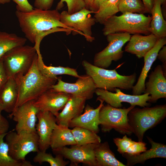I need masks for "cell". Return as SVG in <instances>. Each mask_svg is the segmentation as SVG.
<instances>
[{
	"mask_svg": "<svg viewBox=\"0 0 166 166\" xmlns=\"http://www.w3.org/2000/svg\"><path fill=\"white\" fill-rule=\"evenodd\" d=\"M8 78L1 58L0 59V91L6 83Z\"/></svg>",
	"mask_w": 166,
	"mask_h": 166,
	"instance_id": "obj_39",
	"label": "cell"
},
{
	"mask_svg": "<svg viewBox=\"0 0 166 166\" xmlns=\"http://www.w3.org/2000/svg\"><path fill=\"white\" fill-rule=\"evenodd\" d=\"M18 95L15 79L8 78L0 91V104L2 111L10 113L14 110Z\"/></svg>",
	"mask_w": 166,
	"mask_h": 166,
	"instance_id": "obj_23",
	"label": "cell"
},
{
	"mask_svg": "<svg viewBox=\"0 0 166 166\" xmlns=\"http://www.w3.org/2000/svg\"><path fill=\"white\" fill-rule=\"evenodd\" d=\"M77 144L71 129L64 125L56 124L50 139V147L52 150L67 145Z\"/></svg>",
	"mask_w": 166,
	"mask_h": 166,
	"instance_id": "obj_24",
	"label": "cell"
},
{
	"mask_svg": "<svg viewBox=\"0 0 166 166\" xmlns=\"http://www.w3.org/2000/svg\"><path fill=\"white\" fill-rule=\"evenodd\" d=\"M5 137L9 154L17 160L25 161L28 154L39 151V137L36 131L17 132L11 130L7 132Z\"/></svg>",
	"mask_w": 166,
	"mask_h": 166,
	"instance_id": "obj_7",
	"label": "cell"
},
{
	"mask_svg": "<svg viewBox=\"0 0 166 166\" xmlns=\"http://www.w3.org/2000/svg\"><path fill=\"white\" fill-rule=\"evenodd\" d=\"M107 0H94L92 11L96 12L100 6Z\"/></svg>",
	"mask_w": 166,
	"mask_h": 166,
	"instance_id": "obj_42",
	"label": "cell"
},
{
	"mask_svg": "<svg viewBox=\"0 0 166 166\" xmlns=\"http://www.w3.org/2000/svg\"><path fill=\"white\" fill-rule=\"evenodd\" d=\"M37 117L36 130L39 137V149L46 152L50 147L51 135L57 124L56 117L50 112L39 111Z\"/></svg>",
	"mask_w": 166,
	"mask_h": 166,
	"instance_id": "obj_16",
	"label": "cell"
},
{
	"mask_svg": "<svg viewBox=\"0 0 166 166\" xmlns=\"http://www.w3.org/2000/svg\"><path fill=\"white\" fill-rule=\"evenodd\" d=\"M57 81V83L51 87L54 90L84 97L87 100L93 97L97 89L92 78L87 74L80 76L74 83L65 82L61 77H58Z\"/></svg>",
	"mask_w": 166,
	"mask_h": 166,
	"instance_id": "obj_13",
	"label": "cell"
},
{
	"mask_svg": "<svg viewBox=\"0 0 166 166\" xmlns=\"http://www.w3.org/2000/svg\"><path fill=\"white\" fill-rule=\"evenodd\" d=\"M96 144L76 145L70 148L65 146L52 151L55 154H60L68 159L71 165L77 166L82 163L90 166H97L94 151Z\"/></svg>",
	"mask_w": 166,
	"mask_h": 166,
	"instance_id": "obj_14",
	"label": "cell"
},
{
	"mask_svg": "<svg viewBox=\"0 0 166 166\" xmlns=\"http://www.w3.org/2000/svg\"><path fill=\"white\" fill-rule=\"evenodd\" d=\"M17 4V10L22 12H27L31 11L33 6L28 0H13Z\"/></svg>",
	"mask_w": 166,
	"mask_h": 166,
	"instance_id": "obj_36",
	"label": "cell"
},
{
	"mask_svg": "<svg viewBox=\"0 0 166 166\" xmlns=\"http://www.w3.org/2000/svg\"><path fill=\"white\" fill-rule=\"evenodd\" d=\"M119 12L122 14L131 13L144 14L148 13L142 0H120Z\"/></svg>",
	"mask_w": 166,
	"mask_h": 166,
	"instance_id": "obj_34",
	"label": "cell"
},
{
	"mask_svg": "<svg viewBox=\"0 0 166 166\" xmlns=\"http://www.w3.org/2000/svg\"><path fill=\"white\" fill-rule=\"evenodd\" d=\"M161 5L159 0H155L151 13L150 31L158 39L166 37V21L162 14Z\"/></svg>",
	"mask_w": 166,
	"mask_h": 166,
	"instance_id": "obj_25",
	"label": "cell"
},
{
	"mask_svg": "<svg viewBox=\"0 0 166 166\" xmlns=\"http://www.w3.org/2000/svg\"><path fill=\"white\" fill-rule=\"evenodd\" d=\"M56 155L54 157L51 154L39 150L37 152L33 161L35 163L40 164L44 162H47L51 166H65L69 163V161L64 160L63 157L61 155L59 154Z\"/></svg>",
	"mask_w": 166,
	"mask_h": 166,
	"instance_id": "obj_33",
	"label": "cell"
},
{
	"mask_svg": "<svg viewBox=\"0 0 166 166\" xmlns=\"http://www.w3.org/2000/svg\"><path fill=\"white\" fill-rule=\"evenodd\" d=\"M11 0H0V4H4L10 2Z\"/></svg>",
	"mask_w": 166,
	"mask_h": 166,
	"instance_id": "obj_45",
	"label": "cell"
},
{
	"mask_svg": "<svg viewBox=\"0 0 166 166\" xmlns=\"http://www.w3.org/2000/svg\"><path fill=\"white\" fill-rule=\"evenodd\" d=\"M15 14L19 26L26 38L32 43L42 32L53 29L63 28L70 29L60 21V13L56 10H43L35 8L31 11L22 12L16 10Z\"/></svg>",
	"mask_w": 166,
	"mask_h": 166,
	"instance_id": "obj_1",
	"label": "cell"
},
{
	"mask_svg": "<svg viewBox=\"0 0 166 166\" xmlns=\"http://www.w3.org/2000/svg\"><path fill=\"white\" fill-rule=\"evenodd\" d=\"M113 141L117 147V151L121 155H135L147 150L146 143L143 141H133L126 134L122 138H114Z\"/></svg>",
	"mask_w": 166,
	"mask_h": 166,
	"instance_id": "obj_27",
	"label": "cell"
},
{
	"mask_svg": "<svg viewBox=\"0 0 166 166\" xmlns=\"http://www.w3.org/2000/svg\"><path fill=\"white\" fill-rule=\"evenodd\" d=\"M65 2L67 6V12L70 14L74 13L85 7L84 0H60L57 3L56 9L59 10L64 6Z\"/></svg>",
	"mask_w": 166,
	"mask_h": 166,
	"instance_id": "obj_35",
	"label": "cell"
},
{
	"mask_svg": "<svg viewBox=\"0 0 166 166\" xmlns=\"http://www.w3.org/2000/svg\"><path fill=\"white\" fill-rule=\"evenodd\" d=\"M166 44V37L158 39L154 46L144 56V65L136 83L132 89V95H140L144 93L148 73L156 60L159 50Z\"/></svg>",
	"mask_w": 166,
	"mask_h": 166,
	"instance_id": "obj_18",
	"label": "cell"
},
{
	"mask_svg": "<svg viewBox=\"0 0 166 166\" xmlns=\"http://www.w3.org/2000/svg\"><path fill=\"white\" fill-rule=\"evenodd\" d=\"M7 132L0 135V166H33L29 161H18L10 156L8 146L4 140Z\"/></svg>",
	"mask_w": 166,
	"mask_h": 166,
	"instance_id": "obj_32",
	"label": "cell"
},
{
	"mask_svg": "<svg viewBox=\"0 0 166 166\" xmlns=\"http://www.w3.org/2000/svg\"><path fill=\"white\" fill-rule=\"evenodd\" d=\"M97 166H126L116 159L108 142L96 144L94 150Z\"/></svg>",
	"mask_w": 166,
	"mask_h": 166,
	"instance_id": "obj_26",
	"label": "cell"
},
{
	"mask_svg": "<svg viewBox=\"0 0 166 166\" xmlns=\"http://www.w3.org/2000/svg\"><path fill=\"white\" fill-rule=\"evenodd\" d=\"M2 111L0 104V135L7 132L10 127L7 119L2 114Z\"/></svg>",
	"mask_w": 166,
	"mask_h": 166,
	"instance_id": "obj_38",
	"label": "cell"
},
{
	"mask_svg": "<svg viewBox=\"0 0 166 166\" xmlns=\"http://www.w3.org/2000/svg\"><path fill=\"white\" fill-rule=\"evenodd\" d=\"M146 8L148 13H151L152 9L155 0H142Z\"/></svg>",
	"mask_w": 166,
	"mask_h": 166,
	"instance_id": "obj_41",
	"label": "cell"
},
{
	"mask_svg": "<svg viewBox=\"0 0 166 166\" xmlns=\"http://www.w3.org/2000/svg\"><path fill=\"white\" fill-rule=\"evenodd\" d=\"M82 64L86 74L93 80L97 88L110 92L116 88L120 89H132L136 81V73L128 76L119 74L116 69L108 70L96 66L86 60Z\"/></svg>",
	"mask_w": 166,
	"mask_h": 166,
	"instance_id": "obj_3",
	"label": "cell"
},
{
	"mask_svg": "<svg viewBox=\"0 0 166 166\" xmlns=\"http://www.w3.org/2000/svg\"><path fill=\"white\" fill-rule=\"evenodd\" d=\"M147 137L151 145L150 149L146 150L142 153L135 155H122L127 160L126 166H133L138 163L143 164L146 160L152 158H166V145L156 142L148 136Z\"/></svg>",
	"mask_w": 166,
	"mask_h": 166,
	"instance_id": "obj_22",
	"label": "cell"
},
{
	"mask_svg": "<svg viewBox=\"0 0 166 166\" xmlns=\"http://www.w3.org/2000/svg\"><path fill=\"white\" fill-rule=\"evenodd\" d=\"M120 0H107L94 13L96 22L101 24L109 18L116 15L119 12L118 6Z\"/></svg>",
	"mask_w": 166,
	"mask_h": 166,
	"instance_id": "obj_31",
	"label": "cell"
},
{
	"mask_svg": "<svg viewBox=\"0 0 166 166\" xmlns=\"http://www.w3.org/2000/svg\"><path fill=\"white\" fill-rule=\"evenodd\" d=\"M135 107L131 105L127 108L121 109L113 107L107 104L104 105L99 114V125L102 131L109 132L114 129L121 134L131 135L133 131L128 123V115Z\"/></svg>",
	"mask_w": 166,
	"mask_h": 166,
	"instance_id": "obj_8",
	"label": "cell"
},
{
	"mask_svg": "<svg viewBox=\"0 0 166 166\" xmlns=\"http://www.w3.org/2000/svg\"><path fill=\"white\" fill-rule=\"evenodd\" d=\"M158 39L152 33L145 36L133 34L131 36L124 51L141 58L154 46Z\"/></svg>",
	"mask_w": 166,
	"mask_h": 166,
	"instance_id": "obj_21",
	"label": "cell"
},
{
	"mask_svg": "<svg viewBox=\"0 0 166 166\" xmlns=\"http://www.w3.org/2000/svg\"><path fill=\"white\" fill-rule=\"evenodd\" d=\"M37 57L38 54L31 67L26 74L14 77L18 92L15 109L26 102L36 100L51 88L57 81V79L46 77L40 72L37 65Z\"/></svg>",
	"mask_w": 166,
	"mask_h": 166,
	"instance_id": "obj_2",
	"label": "cell"
},
{
	"mask_svg": "<svg viewBox=\"0 0 166 166\" xmlns=\"http://www.w3.org/2000/svg\"><path fill=\"white\" fill-rule=\"evenodd\" d=\"M151 19L152 16L143 14L127 12L119 16L115 15L102 24L103 34L105 36L115 33L148 35L151 34Z\"/></svg>",
	"mask_w": 166,
	"mask_h": 166,
	"instance_id": "obj_4",
	"label": "cell"
},
{
	"mask_svg": "<svg viewBox=\"0 0 166 166\" xmlns=\"http://www.w3.org/2000/svg\"><path fill=\"white\" fill-rule=\"evenodd\" d=\"M100 103L96 109L89 105L85 107L84 112L73 119L69 123V127H82L97 133L99 131V114L100 109L104 105L103 101L100 100Z\"/></svg>",
	"mask_w": 166,
	"mask_h": 166,
	"instance_id": "obj_19",
	"label": "cell"
},
{
	"mask_svg": "<svg viewBox=\"0 0 166 166\" xmlns=\"http://www.w3.org/2000/svg\"><path fill=\"white\" fill-rule=\"evenodd\" d=\"M35 100L28 101L14 109L8 117L16 122L15 130L36 132L37 114L39 110L35 105Z\"/></svg>",
	"mask_w": 166,
	"mask_h": 166,
	"instance_id": "obj_12",
	"label": "cell"
},
{
	"mask_svg": "<svg viewBox=\"0 0 166 166\" xmlns=\"http://www.w3.org/2000/svg\"><path fill=\"white\" fill-rule=\"evenodd\" d=\"M95 13L85 7L71 14L64 10L60 13V20L65 26L73 28L76 33L83 36L87 41L92 42L95 40L92 36V27L96 22L91 14Z\"/></svg>",
	"mask_w": 166,
	"mask_h": 166,
	"instance_id": "obj_10",
	"label": "cell"
},
{
	"mask_svg": "<svg viewBox=\"0 0 166 166\" xmlns=\"http://www.w3.org/2000/svg\"><path fill=\"white\" fill-rule=\"evenodd\" d=\"M157 58L163 63V66H166V46L164 45L159 51Z\"/></svg>",
	"mask_w": 166,
	"mask_h": 166,
	"instance_id": "obj_40",
	"label": "cell"
},
{
	"mask_svg": "<svg viewBox=\"0 0 166 166\" xmlns=\"http://www.w3.org/2000/svg\"><path fill=\"white\" fill-rule=\"evenodd\" d=\"M162 66L158 65L148 76L145 83L144 93L150 95L148 102L155 103L159 99L166 98V79Z\"/></svg>",
	"mask_w": 166,
	"mask_h": 166,
	"instance_id": "obj_17",
	"label": "cell"
},
{
	"mask_svg": "<svg viewBox=\"0 0 166 166\" xmlns=\"http://www.w3.org/2000/svg\"><path fill=\"white\" fill-rule=\"evenodd\" d=\"M84 1L85 4V8L92 11L94 0H84Z\"/></svg>",
	"mask_w": 166,
	"mask_h": 166,
	"instance_id": "obj_43",
	"label": "cell"
},
{
	"mask_svg": "<svg viewBox=\"0 0 166 166\" xmlns=\"http://www.w3.org/2000/svg\"><path fill=\"white\" fill-rule=\"evenodd\" d=\"M161 3V5L163 6V7L164 8V10H162V14L164 16L166 15V0H159Z\"/></svg>",
	"mask_w": 166,
	"mask_h": 166,
	"instance_id": "obj_44",
	"label": "cell"
},
{
	"mask_svg": "<svg viewBox=\"0 0 166 166\" xmlns=\"http://www.w3.org/2000/svg\"><path fill=\"white\" fill-rule=\"evenodd\" d=\"M86 100L84 97L72 95L61 112L55 117L57 124L69 127L71 120L82 114Z\"/></svg>",
	"mask_w": 166,
	"mask_h": 166,
	"instance_id": "obj_20",
	"label": "cell"
},
{
	"mask_svg": "<svg viewBox=\"0 0 166 166\" xmlns=\"http://www.w3.org/2000/svg\"><path fill=\"white\" fill-rule=\"evenodd\" d=\"M27 39L14 33L0 31V59L7 51L18 46L25 45Z\"/></svg>",
	"mask_w": 166,
	"mask_h": 166,
	"instance_id": "obj_29",
	"label": "cell"
},
{
	"mask_svg": "<svg viewBox=\"0 0 166 166\" xmlns=\"http://www.w3.org/2000/svg\"><path fill=\"white\" fill-rule=\"evenodd\" d=\"M37 55L34 46L22 45L15 47L6 52L2 57L8 78L26 74Z\"/></svg>",
	"mask_w": 166,
	"mask_h": 166,
	"instance_id": "obj_6",
	"label": "cell"
},
{
	"mask_svg": "<svg viewBox=\"0 0 166 166\" xmlns=\"http://www.w3.org/2000/svg\"><path fill=\"white\" fill-rule=\"evenodd\" d=\"M106 36L108 45L96 53L93 59V65L104 69L108 68L113 61H116L122 58L124 52L122 48L131 35L127 33H115Z\"/></svg>",
	"mask_w": 166,
	"mask_h": 166,
	"instance_id": "obj_9",
	"label": "cell"
},
{
	"mask_svg": "<svg viewBox=\"0 0 166 166\" xmlns=\"http://www.w3.org/2000/svg\"><path fill=\"white\" fill-rule=\"evenodd\" d=\"M71 130L77 145L96 144L101 142V138L97 133L88 129L75 127Z\"/></svg>",
	"mask_w": 166,
	"mask_h": 166,
	"instance_id": "obj_30",
	"label": "cell"
},
{
	"mask_svg": "<svg viewBox=\"0 0 166 166\" xmlns=\"http://www.w3.org/2000/svg\"><path fill=\"white\" fill-rule=\"evenodd\" d=\"M72 96L68 93L55 91L51 88L35 100L34 104L39 111L50 112L56 117Z\"/></svg>",
	"mask_w": 166,
	"mask_h": 166,
	"instance_id": "obj_15",
	"label": "cell"
},
{
	"mask_svg": "<svg viewBox=\"0 0 166 166\" xmlns=\"http://www.w3.org/2000/svg\"><path fill=\"white\" fill-rule=\"evenodd\" d=\"M116 93H113L107 90L97 88L95 93L98 96L97 100H102L111 106L117 108L122 106L121 103L125 102L130 104L131 105H136L141 107H149L150 105L148 103L150 99L148 93H144L140 95H129L122 92L120 89L116 88Z\"/></svg>",
	"mask_w": 166,
	"mask_h": 166,
	"instance_id": "obj_11",
	"label": "cell"
},
{
	"mask_svg": "<svg viewBox=\"0 0 166 166\" xmlns=\"http://www.w3.org/2000/svg\"><path fill=\"white\" fill-rule=\"evenodd\" d=\"M135 107L128 113V121L138 141H142L145 132L155 127L166 117V105L142 109Z\"/></svg>",
	"mask_w": 166,
	"mask_h": 166,
	"instance_id": "obj_5",
	"label": "cell"
},
{
	"mask_svg": "<svg viewBox=\"0 0 166 166\" xmlns=\"http://www.w3.org/2000/svg\"><path fill=\"white\" fill-rule=\"evenodd\" d=\"M37 65L40 72L46 77L53 79H57V76L66 74L77 78L80 77L76 69L69 67H57L46 65L43 60L41 53L37 54Z\"/></svg>",
	"mask_w": 166,
	"mask_h": 166,
	"instance_id": "obj_28",
	"label": "cell"
},
{
	"mask_svg": "<svg viewBox=\"0 0 166 166\" xmlns=\"http://www.w3.org/2000/svg\"><path fill=\"white\" fill-rule=\"evenodd\" d=\"M54 0H34V6L35 8L43 10H50Z\"/></svg>",
	"mask_w": 166,
	"mask_h": 166,
	"instance_id": "obj_37",
	"label": "cell"
}]
</instances>
